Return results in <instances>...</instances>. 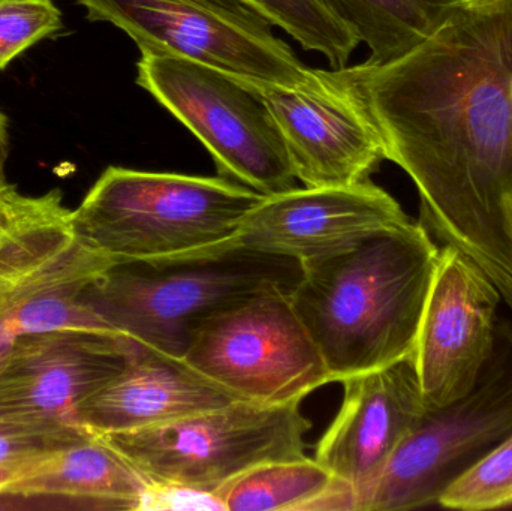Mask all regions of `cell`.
<instances>
[{
  "instance_id": "6",
  "label": "cell",
  "mask_w": 512,
  "mask_h": 511,
  "mask_svg": "<svg viewBox=\"0 0 512 511\" xmlns=\"http://www.w3.org/2000/svg\"><path fill=\"white\" fill-rule=\"evenodd\" d=\"M312 423L300 404L237 401L155 428L98 435L150 483L213 492L265 462L306 456Z\"/></svg>"
},
{
  "instance_id": "27",
  "label": "cell",
  "mask_w": 512,
  "mask_h": 511,
  "mask_svg": "<svg viewBox=\"0 0 512 511\" xmlns=\"http://www.w3.org/2000/svg\"><path fill=\"white\" fill-rule=\"evenodd\" d=\"M27 470H21V468L5 467L0 465V494L8 488L9 485L20 479Z\"/></svg>"
},
{
  "instance_id": "5",
  "label": "cell",
  "mask_w": 512,
  "mask_h": 511,
  "mask_svg": "<svg viewBox=\"0 0 512 511\" xmlns=\"http://www.w3.org/2000/svg\"><path fill=\"white\" fill-rule=\"evenodd\" d=\"M87 20L123 30L141 53L180 57L234 77L321 89L324 69L304 65L273 26L237 0H77Z\"/></svg>"
},
{
  "instance_id": "10",
  "label": "cell",
  "mask_w": 512,
  "mask_h": 511,
  "mask_svg": "<svg viewBox=\"0 0 512 511\" xmlns=\"http://www.w3.org/2000/svg\"><path fill=\"white\" fill-rule=\"evenodd\" d=\"M114 266L78 236L63 201L5 231L0 236V354L36 333L111 330L81 297Z\"/></svg>"
},
{
  "instance_id": "21",
  "label": "cell",
  "mask_w": 512,
  "mask_h": 511,
  "mask_svg": "<svg viewBox=\"0 0 512 511\" xmlns=\"http://www.w3.org/2000/svg\"><path fill=\"white\" fill-rule=\"evenodd\" d=\"M438 504L463 511L512 506V435L453 480Z\"/></svg>"
},
{
  "instance_id": "8",
  "label": "cell",
  "mask_w": 512,
  "mask_h": 511,
  "mask_svg": "<svg viewBox=\"0 0 512 511\" xmlns=\"http://www.w3.org/2000/svg\"><path fill=\"white\" fill-rule=\"evenodd\" d=\"M512 435V320L499 321L492 359L459 401L427 411L385 465L361 511L414 510Z\"/></svg>"
},
{
  "instance_id": "16",
  "label": "cell",
  "mask_w": 512,
  "mask_h": 511,
  "mask_svg": "<svg viewBox=\"0 0 512 511\" xmlns=\"http://www.w3.org/2000/svg\"><path fill=\"white\" fill-rule=\"evenodd\" d=\"M240 401L233 393L176 359L140 344L128 369L87 396L78 422L95 435L155 428Z\"/></svg>"
},
{
  "instance_id": "25",
  "label": "cell",
  "mask_w": 512,
  "mask_h": 511,
  "mask_svg": "<svg viewBox=\"0 0 512 511\" xmlns=\"http://www.w3.org/2000/svg\"><path fill=\"white\" fill-rule=\"evenodd\" d=\"M59 203H62V192L57 189L41 197H27L20 194L15 186H3L0 188V236L14 225L41 215Z\"/></svg>"
},
{
  "instance_id": "24",
  "label": "cell",
  "mask_w": 512,
  "mask_h": 511,
  "mask_svg": "<svg viewBox=\"0 0 512 511\" xmlns=\"http://www.w3.org/2000/svg\"><path fill=\"white\" fill-rule=\"evenodd\" d=\"M140 511H225L213 492L177 483H150L141 497Z\"/></svg>"
},
{
  "instance_id": "18",
  "label": "cell",
  "mask_w": 512,
  "mask_h": 511,
  "mask_svg": "<svg viewBox=\"0 0 512 511\" xmlns=\"http://www.w3.org/2000/svg\"><path fill=\"white\" fill-rule=\"evenodd\" d=\"M358 42L369 65H384L423 44L465 0H321Z\"/></svg>"
},
{
  "instance_id": "23",
  "label": "cell",
  "mask_w": 512,
  "mask_h": 511,
  "mask_svg": "<svg viewBox=\"0 0 512 511\" xmlns=\"http://www.w3.org/2000/svg\"><path fill=\"white\" fill-rule=\"evenodd\" d=\"M92 432L77 429H39L0 422V465L29 470L53 453L89 437Z\"/></svg>"
},
{
  "instance_id": "15",
  "label": "cell",
  "mask_w": 512,
  "mask_h": 511,
  "mask_svg": "<svg viewBox=\"0 0 512 511\" xmlns=\"http://www.w3.org/2000/svg\"><path fill=\"white\" fill-rule=\"evenodd\" d=\"M342 407L315 459L358 494V511L397 447L427 413L414 356L342 381Z\"/></svg>"
},
{
  "instance_id": "26",
  "label": "cell",
  "mask_w": 512,
  "mask_h": 511,
  "mask_svg": "<svg viewBox=\"0 0 512 511\" xmlns=\"http://www.w3.org/2000/svg\"><path fill=\"white\" fill-rule=\"evenodd\" d=\"M9 155V129L8 119L0 111V188L8 185L5 179V164Z\"/></svg>"
},
{
  "instance_id": "11",
  "label": "cell",
  "mask_w": 512,
  "mask_h": 511,
  "mask_svg": "<svg viewBox=\"0 0 512 511\" xmlns=\"http://www.w3.org/2000/svg\"><path fill=\"white\" fill-rule=\"evenodd\" d=\"M138 350L140 342L113 330H56L17 339L0 354V422L83 428L81 402L125 372Z\"/></svg>"
},
{
  "instance_id": "2",
  "label": "cell",
  "mask_w": 512,
  "mask_h": 511,
  "mask_svg": "<svg viewBox=\"0 0 512 511\" xmlns=\"http://www.w3.org/2000/svg\"><path fill=\"white\" fill-rule=\"evenodd\" d=\"M441 248L421 222L301 263L289 293L331 383L414 356Z\"/></svg>"
},
{
  "instance_id": "13",
  "label": "cell",
  "mask_w": 512,
  "mask_h": 511,
  "mask_svg": "<svg viewBox=\"0 0 512 511\" xmlns=\"http://www.w3.org/2000/svg\"><path fill=\"white\" fill-rule=\"evenodd\" d=\"M409 221L396 198L372 180L327 188L304 186L265 197L243 222L233 246L301 264L348 251Z\"/></svg>"
},
{
  "instance_id": "3",
  "label": "cell",
  "mask_w": 512,
  "mask_h": 511,
  "mask_svg": "<svg viewBox=\"0 0 512 511\" xmlns=\"http://www.w3.org/2000/svg\"><path fill=\"white\" fill-rule=\"evenodd\" d=\"M225 177L108 167L71 210L78 236L119 264L204 257L233 246L264 200Z\"/></svg>"
},
{
  "instance_id": "17",
  "label": "cell",
  "mask_w": 512,
  "mask_h": 511,
  "mask_svg": "<svg viewBox=\"0 0 512 511\" xmlns=\"http://www.w3.org/2000/svg\"><path fill=\"white\" fill-rule=\"evenodd\" d=\"M150 482L104 438L92 434L30 467L2 500H60L68 507L140 511Z\"/></svg>"
},
{
  "instance_id": "22",
  "label": "cell",
  "mask_w": 512,
  "mask_h": 511,
  "mask_svg": "<svg viewBox=\"0 0 512 511\" xmlns=\"http://www.w3.org/2000/svg\"><path fill=\"white\" fill-rule=\"evenodd\" d=\"M60 29L62 12L53 0H0V72Z\"/></svg>"
},
{
  "instance_id": "9",
  "label": "cell",
  "mask_w": 512,
  "mask_h": 511,
  "mask_svg": "<svg viewBox=\"0 0 512 511\" xmlns=\"http://www.w3.org/2000/svg\"><path fill=\"white\" fill-rule=\"evenodd\" d=\"M186 362L240 401L300 404L330 375L289 294H258L201 329Z\"/></svg>"
},
{
  "instance_id": "1",
  "label": "cell",
  "mask_w": 512,
  "mask_h": 511,
  "mask_svg": "<svg viewBox=\"0 0 512 511\" xmlns=\"http://www.w3.org/2000/svg\"><path fill=\"white\" fill-rule=\"evenodd\" d=\"M325 72L411 177L421 224L512 311V0H465L405 56Z\"/></svg>"
},
{
  "instance_id": "20",
  "label": "cell",
  "mask_w": 512,
  "mask_h": 511,
  "mask_svg": "<svg viewBox=\"0 0 512 511\" xmlns=\"http://www.w3.org/2000/svg\"><path fill=\"white\" fill-rule=\"evenodd\" d=\"M285 30L304 50L322 54L331 69L346 68L358 47L354 33L321 0H237Z\"/></svg>"
},
{
  "instance_id": "12",
  "label": "cell",
  "mask_w": 512,
  "mask_h": 511,
  "mask_svg": "<svg viewBox=\"0 0 512 511\" xmlns=\"http://www.w3.org/2000/svg\"><path fill=\"white\" fill-rule=\"evenodd\" d=\"M501 302V291L471 258L441 248L414 351L427 410L474 389L495 351Z\"/></svg>"
},
{
  "instance_id": "4",
  "label": "cell",
  "mask_w": 512,
  "mask_h": 511,
  "mask_svg": "<svg viewBox=\"0 0 512 511\" xmlns=\"http://www.w3.org/2000/svg\"><path fill=\"white\" fill-rule=\"evenodd\" d=\"M301 275V264L291 258L231 246L204 257L119 264L81 300L114 332L185 360L216 315L258 294H289Z\"/></svg>"
},
{
  "instance_id": "19",
  "label": "cell",
  "mask_w": 512,
  "mask_h": 511,
  "mask_svg": "<svg viewBox=\"0 0 512 511\" xmlns=\"http://www.w3.org/2000/svg\"><path fill=\"white\" fill-rule=\"evenodd\" d=\"M336 477L307 456L265 462L216 491L225 511H304Z\"/></svg>"
},
{
  "instance_id": "7",
  "label": "cell",
  "mask_w": 512,
  "mask_h": 511,
  "mask_svg": "<svg viewBox=\"0 0 512 511\" xmlns=\"http://www.w3.org/2000/svg\"><path fill=\"white\" fill-rule=\"evenodd\" d=\"M137 84L203 143L225 179L265 197L297 188L270 111L240 78L180 57L141 53Z\"/></svg>"
},
{
  "instance_id": "14",
  "label": "cell",
  "mask_w": 512,
  "mask_h": 511,
  "mask_svg": "<svg viewBox=\"0 0 512 511\" xmlns=\"http://www.w3.org/2000/svg\"><path fill=\"white\" fill-rule=\"evenodd\" d=\"M321 89H291L240 78L270 111L292 171L306 188L366 182L385 159L384 146L360 108L324 71Z\"/></svg>"
}]
</instances>
